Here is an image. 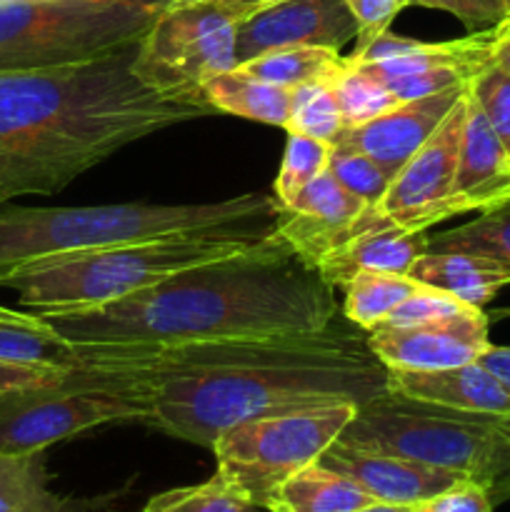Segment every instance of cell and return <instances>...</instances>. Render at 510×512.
<instances>
[{
	"label": "cell",
	"mask_w": 510,
	"mask_h": 512,
	"mask_svg": "<svg viewBox=\"0 0 510 512\" xmlns=\"http://www.w3.org/2000/svg\"><path fill=\"white\" fill-rule=\"evenodd\" d=\"M273 3H280V0H220V5H223L235 20L245 18V15L255 13V10L260 8H268V5Z\"/></svg>",
	"instance_id": "b9f144b4"
},
{
	"label": "cell",
	"mask_w": 510,
	"mask_h": 512,
	"mask_svg": "<svg viewBox=\"0 0 510 512\" xmlns=\"http://www.w3.org/2000/svg\"><path fill=\"white\" fill-rule=\"evenodd\" d=\"M0 512H80V503L55 493L43 453H0Z\"/></svg>",
	"instance_id": "cb8c5ba5"
},
{
	"label": "cell",
	"mask_w": 510,
	"mask_h": 512,
	"mask_svg": "<svg viewBox=\"0 0 510 512\" xmlns=\"http://www.w3.org/2000/svg\"><path fill=\"white\" fill-rule=\"evenodd\" d=\"M493 40L495 28L445 43L418 40L403 55L363 68L370 70L400 103H405L468 85L485 65L493 63Z\"/></svg>",
	"instance_id": "5bb4252c"
},
{
	"label": "cell",
	"mask_w": 510,
	"mask_h": 512,
	"mask_svg": "<svg viewBox=\"0 0 510 512\" xmlns=\"http://www.w3.org/2000/svg\"><path fill=\"white\" fill-rule=\"evenodd\" d=\"M468 93L510 153V73L495 63L485 65L468 83Z\"/></svg>",
	"instance_id": "836d02e7"
},
{
	"label": "cell",
	"mask_w": 510,
	"mask_h": 512,
	"mask_svg": "<svg viewBox=\"0 0 510 512\" xmlns=\"http://www.w3.org/2000/svg\"><path fill=\"white\" fill-rule=\"evenodd\" d=\"M428 230H405L380 215L375 223L345 240L340 248L320 260L318 270L333 288H343L358 273L408 275L428 253Z\"/></svg>",
	"instance_id": "ac0fdd59"
},
{
	"label": "cell",
	"mask_w": 510,
	"mask_h": 512,
	"mask_svg": "<svg viewBox=\"0 0 510 512\" xmlns=\"http://www.w3.org/2000/svg\"><path fill=\"white\" fill-rule=\"evenodd\" d=\"M338 440L450 470L485 485L493 503L508 500L510 438L490 415L455 413L388 393L360 405Z\"/></svg>",
	"instance_id": "8992f818"
},
{
	"label": "cell",
	"mask_w": 510,
	"mask_h": 512,
	"mask_svg": "<svg viewBox=\"0 0 510 512\" xmlns=\"http://www.w3.org/2000/svg\"><path fill=\"white\" fill-rule=\"evenodd\" d=\"M205 3H220V0H170V5H205Z\"/></svg>",
	"instance_id": "ee69618b"
},
{
	"label": "cell",
	"mask_w": 510,
	"mask_h": 512,
	"mask_svg": "<svg viewBox=\"0 0 510 512\" xmlns=\"http://www.w3.org/2000/svg\"><path fill=\"white\" fill-rule=\"evenodd\" d=\"M70 370L60 368H40V365H20L0 360V398L23 390L50 388V385L65 383Z\"/></svg>",
	"instance_id": "f35d334b"
},
{
	"label": "cell",
	"mask_w": 510,
	"mask_h": 512,
	"mask_svg": "<svg viewBox=\"0 0 510 512\" xmlns=\"http://www.w3.org/2000/svg\"><path fill=\"white\" fill-rule=\"evenodd\" d=\"M140 512H273L265 505L255 503L248 495L220 478L218 473L210 480L185 488L165 490L153 495Z\"/></svg>",
	"instance_id": "f1b7e54d"
},
{
	"label": "cell",
	"mask_w": 510,
	"mask_h": 512,
	"mask_svg": "<svg viewBox=\"0 0 510 512\" xmlns=\"http://www.w3.org/2000/svg\"><path fill=\"white\" fill-rule=\"evenodd\" d=\"M428 250H465L480 253L510 268V198L480 210L473 220L445 233L430 235Z\"/></svg>",
	"instance_id": "83f0119b"
},
{
	"label": "cell",
	"mask_w": 510,
	"mask_h": 512,
	"mask_svg": "<svg viewBox=\"0 0 510 512\" xmlns=\"http://www.w3.org/2000/svg\"><path fill=\"white\" fill-rule=\"evenodd\" d=\"M465 90H468V85L425 95V98L405 100V103L395 105L393 110L368 120V123L345 128L340 138L335 140V145L360 150L378 165H383L395 178L403 170V165L423 148V143L435 133V128L443 123L453 105L463 98Z\"/></svg>",
	"instance_id": "9a60e30c"
},
{
	"label": "cell",
	"mask_w": 510,
	"mask_h": 512,
	"mask_svg": "<svg viewBox=\"0 0 510 512\" xmlns=\"http://www.w3.org/2000/svg\"><path fill=\"white\" fill-rule=\"evenodd\" d=\"M455 195L463 213H480L510 198V153L468 93Z\"/></svg>",
	"instance_id": "d6986e66"
},
{
	"label": "cell",
	"mask_w": 510,
	"mask_h": 512,
	"mask_svg": "<svg viewBox=\"0 0 510 512\" xmlns=\"http://www.w3.org/2000/svg\"><path fill=\"white\" fill-rule=\"evenodd\" d=\"M0 360L40 368L80 370V355L45 318L0 308Z\"/></svg>",
	"instance_id": "7402d4cb"
},
{
	"label": "cell",
	"mask_w": 510,
	"mask_h": 512,
	"mask_svg": "<svg viewBox=\"0 0 510 512\" xmlns=\"http://www.w3.org/2000/svg\"><path fill=\"white\" fill-rule=\"evenodd\" d=\"M388 390L405 400L455 413L510 415V388L480 360L445 370H388Z\"/></svg>",
	"instance_id": "e0dca14e"
},
{
	"label": "cell",
	"mask_w": 510,
	"mask_h": 512,
	"mask_svg": "<svg viewBox=\"0 0 510 512\" xmlns=\"http://www.w3.org/2000/svg\"><path fill=\"white\" fill-rule=\"evenodd\" d=\"M330 85H333L345 128L368 123V120L378 118V115L400 105V100L370 70H365L363 65L350 63L348 58H345L343 70L330 80Z\"/></svg>",
	"instance_id": "f546056e"
},
{
	"label": "cell",
	"mask_w": 510,
	"mask_h": 512,
	"mask_svg": "<svg viewBox=\"0 0 510 512\" xmlns=\"http://www.w3.org/2000/svg\"><path fill=\"white\" fill-rule=\"evenodd\" d=\"M145 415L148 405L143 398L70 370L65 383L0 398V453H45L50 445L98 425L145 423Z\"/></svg>",
	"instance_id": "30bf717a"
},
{
	"label": "cell",
	"mask_w": 510,
	"mask_h": 512,
	"mask_svg": "<svg viewBox=\"0 0 510 512\" xmlns=\"http://www.w3.org/2000/svg\"><path fill=\"white\" fill-rule=\"evenodd\" d=\"M420 8L445 10L468 28V33H483L510 20V0H410Z\"/></svg>",
	"instance_id": "d590c367"
},
{
	"label": "cell",
	"mask_w": 510,
	"mask_h": 512,
	"mask_svg": "<svg viewBox=\"0 0 510 512\" xmlns=\"http://www.w3.org/2000/svg\"><path fill=\"white\" fill-rule=\"evenodd\" d=\"M508 500H510V490H508Z\"/></svg>",
	"instance_id": "7dc6e473"
},
{
	"label": "cell",
	"mask_w": 510,
	"mask_h": 512,
	"mask_svg": "<svg viewBox=\"0 0 510 512\" xmlns=\"http://www.w3.org/2000/svg\"><path fill=\"white\" fill-rule=\"evenodd\" d=\"M203 100L215 113H228L235 118L255 120V123L288 125L290 115V90L280 85L265 83L243 68H233L228 73L213 75L203 83Z\"/></svg>",
	"instance_id": "44dd1931"
},
{
	"label": "cell",
	"mask_w": 510,
	"mask_h": 512,
	"mask_svg": "<svg viewBox=\"0 0 510 512\" xmlns=\"http://www.w3.org/2000/svg\"><path fill=\"white\" fill-rule=\"evenodd\" d=\"M283 205L273 193H245L218 203H110L78 208L0 205V285L15 268L50 255L170 235L260 240L273 238Z\"/></svg>",
	"instance_id": "277c9868"
},
{
	"label": "cell",
	"mask_w": 510,
	"mask_h": 512,
	"mask_svg": "<svg viewBox=\"0 0 510 512\" xmlns=\"http://www.w3.org/2000/svg\"><path fill=\"white\" fill-rule=\"evenodd\" d=\"M495 318H510V308H503V310H495Z\"/></svg>",
	"instance_id": "bcb514c9"
},
{
	"label": "cell",
	"mask_w": 510,
	"mask_h": 512,
	"mask_svg": "<svg viewBox=\"0 0 510 512\" xmlns=\"http://www.w3.org/2000/svg\"><path fill=\"white\" fill-rule=\"evenodd\" d=\"M415 283L440 290L473 308H483L505 285H510V268L480 253L465 250H428L408 273Z\"/></svg>",
	"instance_id": "ffe728a7"
},
{
	"label": "cell",
	"mask_w": 510,
	"mask_h": 512,
	"mask_svg": "<svg viewBox=\"0 0 510 512\" xmlns=\"http://www.w3.org/2000/svg\"><path fill=\"white\" fill-rule=\"evenodd\" d=\"M358 38V23L343 0H280L235 23L238 65L283 48L340 50Z\"/></svg>",
	"instance_id": "7c38bea8"
},
{
	"label": "cell",
	"mask_w": 510,
	"mask_h": 512,
	"mask_svg": "<svg viewBox=\"0 0 510 512\" xmlns=\"http://www.w3.org/2000/svg\"><path fill=\"white\" fill-rule=\"evenodd\" d=\"M170 0H0V70L103 58L135 43Z\"/></svg>",
	"instance_id": "52a82bcc"
},
{
	"label": "cell",
	"mask_w": 510,
	"mask_h": 512,
	"mask_svg": "<svg viewBox=\"0 0 510 512\" xmlns=\"http://www.w3.org/2000/svg\"><path fill=\"white\" fill-rule=\"evenodd\" d=\"M345 58L333 48H283L270 50L258 55L248 63L238 65L245 73L265 80V83L280 85V88H298L305 83H318V80H333L343 70Z\"/></svg>",
	"instance_id": "484cf974"
},
{
	"label": "cell",
	"mask_w": 510,
	"mask_h": 512,
	"mask_svg": "<svg viewBox=\"0 0 510 512\" xmlns=\"http://www.w3.org/2000/svg\"><path fill=\"white\" fill-rule=\"evenodd\" d=\"M358 405L340 403L245 420L213 443L215 473L255 503L270 508L275 490L298 470L318 463L340 438Z\"/></svg>",
	"instance_id": "ba28073f"
},
{
	"label": "cell",
	"mask_w": 510,
	"mask_h": 512,
	"mask_svg": "<svg viewBox=\"0 0 510 512\" xmlns=\"http://www.w3.org/2000/svg\"><path fill=\"white\" fill-rule=\"evenodd\" d=\"M78 348V345H75ZM83 378L128 390L148 405L145 425L213 448L225 430L265 415L365 405L388 395V368L368 333L325 330L118 353L78 348Z\"/></svg>",
	"instance_id": "6da1fadb"
},
{
	"label": "cell",
	"mask_w": 510,
	"mask_h": 512,
	"mask_svg": "<svg viewBox=\"0 0 510 512\" xmlns=\"http://www.w3.org/2000/svg\"><path fill=\"white\" fill-rule=\"evenodd\" d=\"M468 90L453 105L443 123L423 143V148L390 180L388 193L378 203L380 213L405 230H428L430 225L463 213L455 195L460 140H463Z\"/></svg>",
	"instance_id": "8fae6325"
},
{
	"label": "cell",
	"mask_w": 510,
	"mask_h": 512,
	"mask_svg": "<svg viewBox=\"0 0 510 512\" xmlns=\"http://www.w3.org/2000/svg\"><path fill=\"white\" fill-rule=\"evenodd\" d=\"M375 503L358 483L345 475L310 463L290 475L270 500L273 512H353Z\"/></svg>",
	"instance_id": "603a6c76"
},
{
	"label": "cell",
	"mask_w": 510,
	"mask_h": 512,
	"mask_svg": "<svg viewBox=\"0 0 510 512\" xmlns=\"http://www.w3.org/2000/svg\"><path fill=\"white\" fill-rule=\"evenodd\" d=\"M330 145L323 140L308 138L300 133H288V143H285L283 163H280V173L273 183V195L283 208H288L295 200V195L318 178L323 170H328Z\"/></svg>",
	"instance_id": "1f68e13d"
},
{
	"label": "cell",
	"mask_w": 510,
	"mask_h": 512,
	"mask_svg": "<svg viewBox=\"0 0 510 512\" xmlns=\"http://www.w3.org/2000/svg\"><path fill=\"white\" fill-rule=\"evenodd\" d=\"M373 208L375 205H368L365 200H360L358 195L345 190L328 170H323L318 178L310 180V183L295 195V200L285 210L308 215V218L318 220V223L328 225V228L348 230L350 233V230L360 228V225L368 220Z\"/></svg>",
	"instance_id": "4316f807"
},
{
	"label": "cell",
	"mask_w": 510,
	"mask_h": 512,
	"mask_svg": "<svg viewBox=\"0 0 510 512\" xmlns=\"http://www.w3.org/2000/svg\"><path fill=\"white\" fill-rule=\"evenodd\" d=\"M353 512H418L415 505H393V503H370Z\"/></svg>",
	"instance_id": "7bdbcfd3"
},
{
	"label": "cell",
	"mask_w": 510,
	"mask_h": 512,
	"mask_svg": "<svg viewBox=\"0 0 510 512\" xmlns=\"http://www.w3.org/2000/svg\"><path fill=\"white\" fill-rule=\"evenodd\" d=\"M285 130L335 145L345 130V123L330 80L305 83L290 90V115Z\"/></svg>",
	"instance_id": "4dcf8cb0"
},
{
	"label": "cell",
	"mask_w": 510,
	"mask_h": 512,
	"mask_svg": "<svg viewBox=\"0 0 510 512\" xmlns=\"http://www.w3.org/2000/svg\"><path fill=\"white\" fill-rule=\"evenodd\" d=\"M488 315L473 308L433 323L368 330V345L388 370H445L480 360L490 348Z\"/></svg>",
	"instance_id": "4fadbf2b"
},
{
	"label": "cell",
	"mask_w": 510,
	"mask_h": 512,
	"mask_svg": "<svg viewBox=\"0 0 510 512\" xmlns=\"http://www.w3.org/2000/svg\"><path fill=\"white\" fill-rule=\"evenodd\" d=\"M253 245L250 240L208 235H170L105 245L25 263L15 268L3 285L15 290L20 308L33 315H78L118 303L180 270L233 258Z\"/></svg>",
	"instance_id": "5b68a950"
},
{
	"label": "cell",
	"mask_w": 510,
	"mask_h": 512,
	"mask_svg": "<svg viewBox=\"0 0 510 512\" xmlns=\"http://www.w3.org/2000/svg\"><path fill=\"white\" fill-rule=\"evenodd\" d=\"M493 498L485 485L475 480H460L435 498L415 505L418 512H493Z\"/></svg>",
	"instance_id": "74e56055"
},
{
	"label": "cell",
	"mask_w": 510,
	"mask_h": 512,
	"mask_svg": "<svg viewBox=\"0 0 510 512\" xmlns=\"http://www.w3.org/2000/svg\"><path fill=\"white\" fill-rule=\"evenodd\" d=\"M318 463L358 483L375 503L420 505L448 490L450 485L468 480L450 470L415 463L398 455L350 448L340 440H335L320 455Z\"/></svg>",
	"instance_id": "2e32d148"
},
{
	"label": "cell",
	"mask_w": 510,
	"mask_h": 512,
	"mask_svg": "<svg viewBox=\"0 0 510 512\" xmlns=\"http://www.w3.org/2000/svg\"><path fill=\"white\" fill-rule=\"evenodd\" d=\"M235 23L220 3L168 5L140 38L133 70L150 90L203 100V83L238 68Z\"/></svg>",
	"instance_id": "9c48e42d"
},
{
	"label": "cell",
	"mask_w": 510,
	"mask_h": 512,
	"mask_svg": "<svg viewBox=\"0 0 510 512\" xmlns=\"http://www.w3.org/2000/svg\"><path fill=\"white\" fill-rule=\"evenodd\" d=\"M480 363H483L490 373L498 375V378L510 388V348L490 345V348L480 355Z\"/></svg>",
	"instance_id": "ab89813d"
},
{
	"label": "cell",
	"mask_w": 510,
	"mask_h": 512,
	"mask_svg": "<svg viewBox=\"0 0 510 512\" xmlns=\"http://www.w3.org/2000/svg\"><path fill=\"white\" fill-rule=\"evenodd\" d=\"M138 43L63 68L0 70V165L23 195L60 193L118 150L215 113L150 90L133 70Z\"/></svg>",
	"instance_id": "3957f363"
},
{
	"label": "cell",
	"mask_w": 510,
	"mask_h": 512,
	"mask_svg": "<svg viewBox=\"0 0 510 512\" xmlns=\"http://www.w3.org/2000/svg\"><path fill=\"white\" fill-rule=\"evenodd\" d=\"M328 173L345 190L358 195L368 205H378L383 195L388 193L390 180H393V175L383 165H378L360 150L345 148V145H330Z\"/></svg>",
	"instance_id": "d6a6232c"
},
{
	"label": "cell",
	"mask_w": 510,
	"mask_h": 512,
	"mask_svg": "<svg viewBox=\"0 0 510 512\" xmlns=\"http://www.w3.org/2000/svg\"><path fill=\"white\" fill-rule=\"evenodd\" d=\"M423 288L425 285L415 283L408 275L358 273L343 285V313L350 323L368 333Z\"/></svg>",
	"instance_id": "d4e9b609"
},
{
	"label": "cell",
	"mask_w": 510,
	"mask_h": 512,
	"mask_svg": "<svg viewBox=\"0 0 510 512\" xmlns=\"http://www.w3.org/2000/svg\"><path fill=\"white\" fill-rule=\"evenodd\" d=\"M498 425H500V430H503V433L510 438V415H505V418H498Z\"/></svg>",
	"instance_id": "f6af8a7d"
},
{
	"label": "cell",
	"mask_w": 510,
	"mask_h": 512,
	"mask_svg": "<svg viewBox=\"0 0 510 512\" xmlns=\"http://www.w3.org/2000/svg\"><path fill=\"white\" fill-rule=\"evenodd\" d=\"M473 310V305L463 303V300L453 298L448 293H440V290L423 288L415 295H410L400 308H395V313L388 320H383L380 325H390V328H408V325H420V323H433V320H445L455 318V315H463Z\"/></svg>",
	"instance_id": "e575fe53"
},
{
	"label": "cell",
	"mask_w": 510,
	"mask_h": 512,
	"mask_svg": "<svg viewBox=\"0 0 510 512\" xmlns=\"http://www.w3.org/2000/svg\"><path fill=\"white\" fill-rule=\"evenodd\" d=\"M343 3L358 23V38H355L358 43L355 50H358L390 30V23L398 18L400 10L408 8L410 0H343Z\"/></svg>",
	"instance_id": "8d00e7d4"
},
{
	"label": "cell",
	"mask_w": 510,
	"mask_h": 512,
	"mask_svg": "<svg viewBox=\"0 0 510 512\" xmlns=\"http://www.w3.org/2000/svg\"><path fill=\"white\" fill-rule=\"evenodd\" d=\"M338 313L333 285L273 235L233 258L180 270L118 303L45 320L78 348L145 353L315 333L330 328Z\"/></svg>",
	"instance_id": "7a4b0ae2"
},
{
	"label": "cell",
	"mask_w": 510,
	"mask_h": 512,
	"mask_svg": "<svg viewBox=\"0 0 510 512\" xmlns=\"http://www.w3.org/2000/svg\"><path fill=\"white\" fill-rule=\"evenodd\" d=\"M493 63L498 65V68H503L505 73H510V20L495 28Z\"/></svg>",
	"instance_id": "60d3db41"
}]
</instances>
